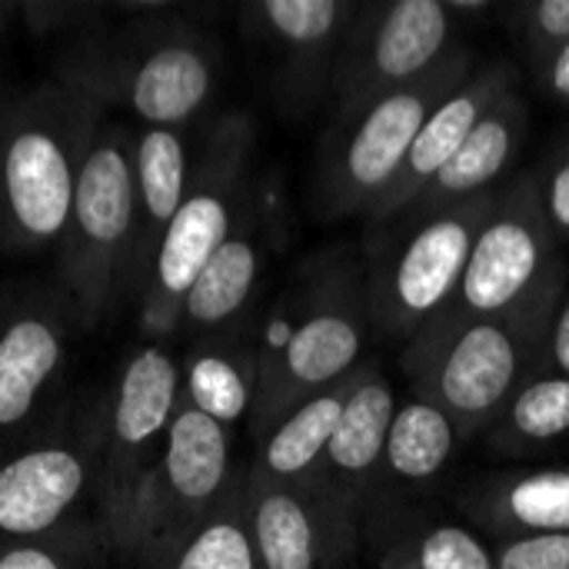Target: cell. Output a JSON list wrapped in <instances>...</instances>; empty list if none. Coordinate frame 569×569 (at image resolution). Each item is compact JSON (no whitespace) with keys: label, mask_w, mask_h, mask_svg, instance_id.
<instances>
[{"label":"cell","mask_w":569,"mask_h":569,"mask_svg":"<svg viewBox=\"0 0 569 569\" xmlns=\"http://www.w3.org/2000/svg\"><path fill=\"white\" fill-rule=\"evenodd\" d=\"M463 437L453 420L430 400L407 393L397 400L380 477L363 517V540L373 547L410 513V507L440 487Z\"/></svg>","instance_id":"ac0fdd59"},{"label":"cell","mask_w":569,"mask_h":569,"mask_svg":"<svg viewBox=\"0 0 569 569\" xmlns=\"http://www.w3.org/2000/svg\"><path fill=\"white\" fill-rule=\"evenodd\" d=\"M137 243V177L133 133L100 120L77 180L67 230L60 237V290L77 323L97 327L133 293Z\"/></svg>","instance_id":"8992f818"},{"label":"cell","mask_w":569,"mask_h":569,"mask_svg":"<svg viewBox=\"0 0 569 569\" xmlns=\"http://www.w3.org/2000/svg\"><path fill=\"white\" fill-rule=\"evenodd\" d=\"M280 213L283 210L277 203L273 183L257 177L240 223L193 280L180 310L177 333H183L187 340H200L253 320L270 253L280 240Z\"/></svg>","instance_id":"e0dca14e"},{"label":"cell","mask_w":569,"mask_h":569,"mask_svg":"<svg viewBox=\"0 0 569 569\" xmlns=\"http://www.w3.org/2000/svg\"><path fill=\"white\" fill-rule=\"evenodd\" d=\"M537 173V187H540V200H543V213L547 223L557 237L560 247L569 243V133L560 140H553V147L547 150L543 163L533 170Z\"/></svg>","instance_id":"1f68e13d"},{"label":"cell","mask_w":569,"mask_h":569,"mask_svg":"<svg viewBox=\"0 0 569 569\" xmlns=\"http://www.w3.org/2000/svg\"><path fill=\"white\" fill-rule=\"evenodd\" d=\"M473 77L470 50H457L423 80L337 113L317 147L310 200L323 220L367 217L393 183L427 117Z\"/></svg>","instance_id":"52a82bcc"},{"label":"cell","mask_w":569,"mask_h":569,"mask_svg":"<svg viewBox=\"0 0 569 569\" xmlns=\"http://www.w3.org/2000/svg\"><path fill=\"white\" fill-rule=\"evenodd\" d=\"M543 370H553L569 380V287L563 290L550 327H547V340H543Z\"/></svg>","instance_id":"836d02e7"},{"label":"cell","mask_w":569,"mask_h":569,"mask_svg":"<svg viewBox=\"0 0 569 569\" xmlns=\"http://www.w3.org/2000/svg\"><path fill=\"white\" fill-rule=\"evenodd\" d=\"M137 569H257L243 480L213 517Z\"/></svg>","instance_id":"83f0119b"},{"label":"cell","mask_w":569,"mask_h":569,"mask_svg":"<svg viewBox=\"0 0 569 569\" xmlns=\"http://www.w3.org/2000/svg\"><path fill=\"white\" fill-rule=\"evenodd\" d=\"M197 140L190 127H140L133 133L137 177V243H133V293L140 300L153 257L173 223L193 177Z\"/></svg>","instance_id":"cb8c5ba5"},{"label":"cell","mask_w":569,"mask_h":569,"mask_svg":"<svg viewBox=\"0 0 569 569\" xmlns=\"http://www.w3.org/2000/svg\"><path fill=\"white\" fill-rule=\"evenodd\" d=\"M77 313L60 287L13 297L0 333V460L50 433L60 417Z\"/></svg>","instance_id":"4fadbf2b"},{"label":"cell","mask_w":569,"mask_h":569,"mask_svg":"<svg viewBox=\"0 0 569 569\" xmlns=\"http://www.w3.org/2000/svg\"><path fill=\"white\" fill-rule=\"evenodd\" d=\"M370 330L363 260L350 250L307 257L257 323L260 383L250 437L260 440L290 410L350 380L367 360Z\"/></svg>","instance_id":"6da1fadb"},{"label":"cell","mask_w":569,"mask_h":569,"mask_svg":"<svg viewBox=\"0 0 569 569\" xmlns=\"http://www.w3.org/2000/svg\"><path fill=\"white\" fill-rule=\"evenodd\" d=\"M103 547V530L87 523L43 540H0V569H90Z\"/></svg>","instance_id":"f1b7e54d"},{"label":"cell","mask_w":569,"mask_h":569,"mask_svg":"<svg viewBox=\"0 0 569 569\" xmlns=\"http://www.w3.org/2000/svg\"><path fill=\"white\" fill-rule=\"evenodd\" d=\"M457 507L493 543L569 533V467L480 473L460 487Z\"/></svg>","instance_id":"44dd1931"},{"label":"cell","mask_w":569,"mask_h":569,"mask_svg":"<svg viewBox=\"0 0 569 569\" xmlns=\"http://www.w3.org/2000/svg\"><path fill=\"white\" fill-rule=\"evenodd\" d=\"M257 317L200 340H190L180 357V403L227 427L230 433L250 423L260 383Z\"/></svg>","instance_id":"603a6c76"},{"label":"cell","mask_w":569,"mask_h":569,"mask_svg":"<svg viewBox=\"0 0 569 569\" xmlns=\"http://www.w3.org/2000/svg\"><path fill=\"white\" fill-rule=\"evenodd\" d=\"M517 30L523 37V47L540 67L550 53H557L563 43H569V0H533L513 7Z\"/></svg>","instance_id":"f546056e"},{"label":"cell","mask_w":569,"mask_h":569,"mask_svg":"<svg viewBox=\"0 0 569 569\" xmlns=\"http://www.w3.org/2000/svg\"><path fill=\"white\" fill-rule=\"evenodd\" d=\"M20 10H23V0H0V37L20 27Z\"/></svg>","instance_id":"8d00e7d4"},{"label":"cell","mask_w":569,"mask_h":569,"mask_svg":"<svg viewBox=\"0 0 569 569\" xmlns=\"http://www.w3.org/2000/svg\"><path fill=\"white\" fill-rule=\"evenodd\" d=\"M53 80L100 113L120 107L143 127H190L217 93L220 50L187 13L117 20L77 37Z\"/></svg>","instance_id":"7a4b0ae2"},{"label":"cell","mask_w":569,"mask_h":569,"mask_svg":"<svg viewBox=\"0 0 569 569\" xmlns=\"http://www.w3.org/2000/svg\"><path fill=\"white\" fill-rule=\"evenodd\" d=\"M569 287L563 247L557 243L537 173H513L490 200L453 310L483 320L550 327Z\"/></svg>","instance_id":"ba28073f"},{"label":"cell","mask_w":569,"mask_h":569,"mask_svg":"<svg viewBox=\"0 0 569 569\" xmlns=\"http://www.w3.org/2000/svg\"><path fill=\"white\" fill-rule=\"evenodd\" d=\"M397 400L400 397L383 367L377 360H363L353 373L350 397L327 447L320 477L307 490L353 553L363 540V517L380 477Z\"/></svg>","instance_id":"2e32d148"},{"label":"cell","mask_w":569,"mask_h":569,"mask_svg":"<svg viewBox=\"0 0 569 569\" xmlns=\"http://www.w3.org/2000/svg\"><path fill=\"white\" fill-rule=\"evenodd\" d=\"M353 13L350 0H257L240 10L283 113L307 117L333 100V70Z\"/></svg>","instance_id":"9a60e30c"},{"label":"cell","mask_w":569,"mask_h":569,"mask_svg":"<svg viewBox=\"0 0 569 569\" xmlns=\"http://www.w3.org/2000/svg\"><path fill=\"white\" fill-rule=\"evenodd\" d=\"M180 410V357L167 340H143L117 370L97 410V513L107 533L163 450Z\"/></svg>","instance_id":"8fae6325"},{"label":"cell","mask_w":569,"mask_h":569,"mask_svg":"<svg viewBox=\"0 0 569 569\" xmlns=\"http://www.w3.org/2000/svg\"><path fill=\"white\" fill-rule=\"evenodd\" d=\"M493 193L430 217L370 230L363 280L373 330L410 343L457 303L467 260Z\"/></svg>","instance_id":"9c48e42d"},{"label":"cell","mask_w":569,"mask_h":569,"mask_svg":"<svg viewBox=\"0 0 569 569\" xmlns=\"http://www.w3.org/2000/svg\"><path fill=\"white\" fill-rule=\"evenodd\" d=\"M547 327L447 310L403 343L410 393L440 407L467 440H483L510 397L543 370Z\"/></svg>","instance_id":"5b68a950"},{"label":"cell","mask_w":569,"mask_h":569,"mask_svg":"<svg viewBox=\"0 0 569 569\" xmlns=\"http://www.w3.org/2000/svg\"><path fill=\"white\" fill-rule=\"evenodd\" d=\"M10 310H13V297H7V293L0 290V333H3V327H7V320H10Z\"/></svg>","instance_id":"74e56055"},{"label":"cell","mask_w":569,"mask_h":569,"mask_svg":"<svg viewBox=\"0 0 569 569\" xmlns=\"http://www.w3.org/2000/svg\"><path fill=\"white\" fill-rule=\"evenodd\" d=\"M97 413L60 420L0 460V540H43L80 527L97 500Z\"/></svg>","instance_id":"5bb4252c"},{"label":"cell","mask_w":569,"mask_h":569,"mask_svg":"<svg viewBox=\"0 0 569 569\" xmlns=\"http://www.w3.org/2000/svg\"><path fill=\"white\" fill-rule=\"evenodd\" d=\"M253 150L257 123L243 110L217 117L200 133L190 190L160 240L147 287L137 300L140 330L147 340L170 343L177 337L180 310L193 280L243 217L257 183Z\"/></svg>","instance_id":"277c9868"},{"label":"cell","mask_w":569,"mask_h":569,"mask_svg":"<svg viewBox=\"0 0 569 569\" xmlns=\"http://www.w3.org/2000/svg\"><path fill=\"white\" fill-rule=\"evenodd\" d=\"M457 47L443 0H393L357 7L333 70L337 113L357 110L433 73Z\"/></svg>","instance_id":"7c38bea8"},{"label":"cell","mask_w":569,"mask_h":569,"mask_svg":"<svg viewBox=\"0 0 569 569\" xmlns=\"http://www.w3.org/2000/svg\"><path fill=\"white\" fill-rule=\"evenodd\" d=\"M377 569H497V550L467 523L407 517L377 543Z\"/></svg>","instance_id":"4316f807"},{"label":"cell","mask_w":569,"mask_h":569,"mask_svg":"<svg viewBox=\"0 0 569 569\" xmlns=\"http://www.w3.org/2000/svg\"><path fill=\"white\" fill-rule=\"evenodd\" d=\"M103 113L57 80L0 103V243L60 247L77 180Z\"/></svg>","instance_id":"3957f363"},{"label":"cell","mask_w":569,"mask_h":569,"mask_svg":"<svg viewBox=\"0 0 569 569\" xmlns=\"http://www.w3.org/2000/svg\"><path fill=\"white\" fill-rule=\"evenodd\" d=\"M513 87H517V77L510 63H490L483 70H473V77L463 87H457L420 127L393 183L367 213L370 230L393 223L423 193V187L457 157V150L467 143V137L487 117V110L497 107V100L510 93Z\"/></svg>","instance_id":"d6986e66"},{"label":"cell","mask_w":569,"mask_h":569,"mask_svg":"<svg viewBox=\"0 0 569 569\" xmlns=\"http://www.w3.org/2000/svg\"><path fill=\"white\" fill-rule=\"evenodd\" d=\"M497 569H569V533L497 540Z\"/></svg>","instance_id":"d6a6232c"},{"label":"cell","mask_w":569,"mask_h":569,"mask_svg":"<svg viewBox=\"0 0 569 569\" xmlns=\"http://www.w3.org/2000/svg\"><path fill=\"white\" fill-rule=\"evenodd\" d=\"M540 83L547 87V93L560 103H569V43H563L557 53H550L540 67Z\"/></svg>","instance_id":"d590c367"},{"label":"cell","mask_w":569,"mask_h":569,"mask_svg":"<svg viewBox=\"0 0 569 569\" xmlns=\"http://www.w3.org/2000/svg\"><path fill=\"white\" fill-rule=\"evenodd\" d=\"M443 7H447L450 20L457 23V30L460 27H483L487 20L513 10V7L497 3V0H443Z\"/></svg>","instance_id":"e575fe53"},{"label":"cell","mask_w":569,"mask_h":569,"mask_svg":"<svg viewBox=\"0 0 569 569\" xmlns=\"http://www.w3.org/2000/svg\"><path fill=\"white\" fill-rule=\"evenodd\" d=\"M350 383L353 377L310 397L283 420H277L257 440V457L247 470V480L260 487H283V490L307 493L320 477L327 447L333 440V430L350 397Z\"/></svg>","instance_id":"d4e9b609"},{"label":"cell","mask_w":569,"mask_h":569,"mask_svg":"<svg viewBox=\"0 0 569 569\" xmlns=\"http://www.w3.org/2000/svg\"><path fill=\"white\" fill-rule=\"evenodd\" d=\"M243 490L257 569H340L353 557L310 493L260 487L247 473Z\"/></svg>","instance_id":"7402d4cb"},{"label":"cell","mask_w":569,"mask_h":569,"mask_svg":"<svg viewBox=\"0 0 569 569\" xmlns=\"http://www.w3.org/2000/svg\"><path fill=\"white\" fill-rule=\"evenodd\" d=\"M233 433L180 403L163 450L130 493L117 523L103 533L107 547L133 567L197 530L240 487Z\"/></svg>","instance_id":"30bf717a"},{"label":"cell","mask_w":569,"mask_h":569,"mask_svg":"<svg viewBox=\"0 0 569 569\" xmlns=\"http://www.w3.org/2000/svg\"><path fill=\"white\" fill-rule=\"evenodd\" d=\"M107 20V3H70V0H23L20 10V27L33 37H47V33H90L100 30Z\"/></svg>","instance_id":"4dcf8cb0"},{"label":"cell","mask_w":569,"mask_h":569,"mask_svg":"<svg viewBox=\"0 0 569 569\" xmlns=\"http://www.w3.org/2000/svg\"><path fill=\"white\" fill-rule=\"evenodd\" d=\"M527 133H530V110L520 90L513 87L497 100V107L487 110V117L473 127V133L457 150V157L423 187V193L397 220L430 217L500 190L513 177L510 167L517 163Z\"/></svg>","instance_id":"ffe728a7"},{"label":"cell","mask_w":569,"mask_h":569,"mask_svg":"<svg viewBox=\"0 0 569 569\" xmlns=\"http://www.w3.org/2000/svg\"><path fill=\"white\" fill-rule=\"evenodd\" d=\"M569 440V380L553 370H537L483 433L490 453L523 460Z\"/></svg>","instance_id":"484cf974"}]
</instances>
